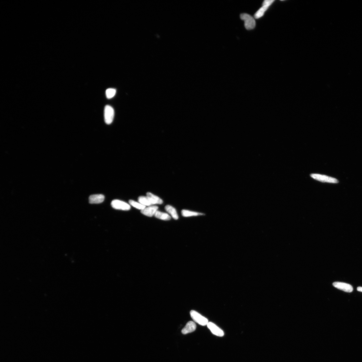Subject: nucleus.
<instances>
[{"label":"nucleus","instance_id":"nucleus-1","mask_svg":"<svg viewBox=\"0 0 362 362\" xmlns=\"http://www.w3.org/2000/svg\"><path fill=\"white\" fill-rule=\"evenodd\" d=\"M311 178L317 181L322 183H327L332 184H337L339 181L338 180L332 177L319 174H311Z\"/></svg>","mask_w":362,"mask_h":362},{"label":"nucleus","instance_id":"nucleus-2","mask_svg":"<svg viewBox=\"0 0 362 362\" xmlns=\"http://www.w3.org/2000/svg\"><path fill=\"white\" fill-rule=\"evenodd\" d=\"M241 19L244 22V26L246 29H253L256 26V22L254 18L247 14H243L240 15Z\"/></svg>","mask_w":362,"mask_h":362},{"label":"nucleus","instance_id":"nucleus-3","mask_svg":"<svg viewBox=\"0 0 362 362\" xmlns=\"http://www.w3.org/2000/svg\"><path fill=\"white\" fill-rule=\"evenodd\" d=\"M190 313L192 319L194 321L200 325L205 326L207 325L209 323L206 318L202 316L196 311L192 310L190 312Z\"/></svg>","mask_w":362,"mask_h":362},{"label":"nucleus","instance_id":"nucleus-4","mask_svg":"<svg viewBox=\"0 0 362 362\" xmlns=\"http://www.w3.org/2000/svg\"><path fill=\"white\" fill-rule=\"evenodd\" d=\"M111 205L112 207L117 210L128 211L131 209V206L127 203L118 200H113Z\"/></svg>","mask_w":362,"mask_h":362},{"label":"nucleus","instance_id":"nucleus-5","mask_svg":"<svg viewBox=\"0 0 362 362\" xmlns=\"http://www.w3.org/2000/svg\"><path fill=\"white\" fill-rule=\"evenodd\" d=\"M114 114L113 108L109 105H106L105 109V119L107 124H110L113 122Z\"/></svg>","mask_w":362,"mask_h":362},{"label":"nucleus","instance_id":"nucleus-6","mask_svg":"<svg viewBox=\"0 0 362 362\" xmlns=\"http://www.w3.org/2000/svg\"><path fill=\"white\" fill-rule=\"evenodd\" d=\"M333 286L339 290H342L347 293H351L353 290L352 286L348 284L336 282L333 283Z\"/></svg>","mask_w":362,"mask_h":362},{"label":"nucleus","instance_id":"nucleus-7","mask_svg":"<svg viewBox=\"0 0 362 362\" xmlns=\"http://www.w3.org/2000/svg\"><path fill=\"white\" fill-rule=\"evenodd\" d=\"M207 327L214 335L219 337H223L224 335L223 331L213 323L209 322Z\"/></svg>","mask_w":362,"mask_h":362},{"label":"nucleus","instance_id":"nucleus-8","mask_svg":"<svg viewBox=\"0 0 362 362\" xmlns=\"http://www.w3.org/2000/svg\"><path fill=\"white\" fill-rule=\"evenodd\" d=\"M196 325L193 321H190L187 323L185 326L181 330L182 334H187L195 331L196 329Z\"/></svg>","mask_w":362,"mask_h":362},{"label":"nucleus","instance_id":"nucleus-9","mask_svg":"<svg viewBox=\"0 0 362 362\" xmlns=\"http://www.w3.org/2000/svg\"><path fill=\"white\" fill-rule=\"evenodd\" d=\"M158 207L155 205H151L147 208H146L144 209L141 210V213L147 216L152 217L154 215L155 213L158 211Z\"/></svg>","mask_w":362,"mask_h":362},{"label":"nucleus","instance_id":"nucleus-10","mask_svg":"<svg viewBox=\"0 0 362 362\" xmlns=\"http://www.w3.org/2000/svg\"><path fill=\"white\" fill-rule=\"evenodd\" d=\"M105 196L102 194L92 195L89 197V202L90 204H100L104 201Z\"/></svg>","mask_w":362,"mask_h":362},{"label":"nucleus","instance_id":"nucleus-11","mask_svg":"<svg viewBox=\"0 0 362 362\" xmlns=\"http://www.w3.org/2000/svg\"><path fill=\"white\" fill-rule=\"evenodd\" d=\"M138 201L140 204L145 206H151L155 204L152 200L148 196H140L138 198Z\"/></svg>","mask_w":362,"mask_h":362},{"label":"nucleus","instance_id":"nucleus-12","mask_svg":"<svg viewBox=\"0 0 362 362\" xmlns=\"http://www.w3.org/2000/svg\"><path fill=\"white\" fill-rule=\"evenodd\" d=\"M165 209L167 212L170 214L174 219L177 220L178 219V216L176 209L170 205H166Z\"/></svg>","mask_w":362,"mask_h":362},{"label":"nucleus","instance_id":"nucleus-13","mask_svg":"<svg viewBox=\"0 0 362 362\" xmlns=\"http://www.w3.org/2000/svg\"><path fill=\"white\" fill-rule=\"evenodd\" d=\"M181 213L182 216L184 217L197 216L204 215V214L202 213L193 212L186 210H182Z\"/></svg>","mask_w":362,"mask_h":362},{"label":"nucleus","instance_id":"nucleus-14","mask_svg":"<svg viewBox=\"0 0 362 362\" xmlns=\"http://www.w3.org/2000/svg\"><path fill=\"white\" fill-rule=\"evenodd\" d=\"M154 216L156 218L163 220H169L171 219L170 216L168 214L161 212L158 211L156 212Z\"/></svg>","mask_w":362,"mask_h":362},{"label":"nucleus","instance_id":"nucleus-15","mask_svg":"<svg viewBox=\"0 0 362 362\" xmlns=\"http://www.w3.org/2000/svg\"><path fill=\"white\" fill-rule=\"evenodd\" d=\"M146 195L147 196L150 197L152 200L154 202L155 204H162L163 203V200L159 197L151 193L150 192H148Z\"/></svg>","mask_w":362,"mask_h":362},{"label":"nucleus","instance_id":"nucleus-16","mask_svg":"<svg viewBox=\"0 0 362 362\" xmlns=\"http://www.w3.org/2000/svg\"><path fill=\"white\" fill-rule=\"evenodd\" d=\"M268 7L265 6H263L262 7L257 10L254 15V17L256 19H258L261 18L264 15L265 12L268 9Z\"/></svg>","mask_w":362,"mask_h":362},{"label":"nucleus","instance_id":"nucleus-17","mask_svg":"<svg viewBox=\"0 0 362 362\" xmlns=\"http://www.w3.org/2000/svg\"><path fill=\"white\" fill-rule=\"evenodd\" d=\"M129 202L132 206L138 209L142 210L146 208L145 205L140 204V203L136 202L132 200H130Z\"/></svg>","mask_w":362,"mask_h":362},{"label":"nucleus","instance_id":"nucleus-18","mask_svg":"<svg viewBox=\"0 0 362 362\" xmlns=\"http://www.w3.org/2000/svg\"><path fill=\"white\" fill-rule=\"evenodd\" d=\"M116 93V90L114 88H109L106 91V95L107 98L110 99L113 98L115 96Z\"/></svg>","mask_w":362,"mask_h":362},{"label":"nucleus","instance_id":"nucleus-19","mask_svg":"<svg viewBox=\"0 0 362 362\" xmlns=\"http://www.w3.org/2000/svg\"><path fill=\"white\" fill-rule=\"evenodd\" d=\"M274 1V0H265L263 2V6H265L269 7Z\"/></svg>","mask_w":362,"mask_h":362},{"label":"nucleus","instance_id":"nucleus-20","mask_svg":"<svg viewBox=\"0 0 362 362\" xmlns=\"http://www.w3.org/2000/svg\"><path fill=\"white\" fill-rule=\"evenodd\" d=\"M357 290L359 292H362V287H358L357 288Z\"/></svg>","mask_w":362,"mask_h":362}]
</instances>
